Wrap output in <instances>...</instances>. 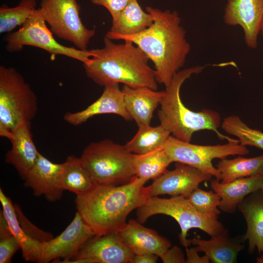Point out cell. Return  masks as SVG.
I'll list each match as a JSON object with an SVG mask.
<instances>
[{"label":"cell","instance_id":"cell-34","mask_svg":"<svg viewBox=\"0 0 263 263\" xmlns=\"http://www.w3.org/2000/svg\"><path fill=\"white\" fill-rule=\"evenodd\" d=\"M132 0H90L94 4L105 7L113 18L117 16Z\"/></svg>","mask_w":263,"mask_h":263},{"label":"cell","instance_id":"cell-5","mask_svg":"<svg viewBox=\"0 0 263 263\" xmlns=\"http://www.w3.org/2000/svg\"><path fill=\"white\" fill-rule=\"evenodd\" d=\"M38 111L37 97L14 68L0 66V136L9 139L11 131L31 122Z\"/></svg>","mask_w":263,"mask_h":263},{"label":"cell","instance_id":"cell-36","mask_svg":"<svg viewBox=\"0 0 263 263\" xmlns=\"http://www.w3.org/2000/svg\"><path fill=\"white\" fill-rule=\"evenodd\" d=\"M187 259V263H208L210 261L208 258L205 255L203 257H200L198 255L199 251L196 249L195 247L188 248L186 247Z\"/></svg>","mask_w":263,"mask_h":263},{"label":"cell","instance_id":"cell-39","mask_svg":"<svg viewBox=\"0 0 263 263\" xmlns=\"http://www.w3.org/2000/svg\"><path fill=\"white\" fill-rule=\"evenodd\" d=\"M256 262L258 263H263V255H261V256L256 258Z\"/></svg>","mask_w":263,"mask_h":263},{"label":"cell","instance_id":"cell-31","mask_svg":"<svg viewBox=\"0 0 263 263\" xmlns=\"http://www.w3.org/2000/svg\"><path fill=\"white\" fill-rule=\"evenodd\" d=\"M187 199L200 213L218 218V215L221 213L218 208L221 197L213 190L206 191L197 188Z\"/></svg>","mask_w":263,"mask_h":263},{"label":"cell","instance_id":"cell-1","mask_svg":"<svg viewBox=\"0 0 263 263\" xmlns=\"http://www.w3.org/2000/svg\"><path fill=\"white\" fill-rule=\"evenodd\" d=\"M146 12L153 19L152 24L137 34L105 37L112 40H129L139 47L153 63L156 80L166 87L184 65L191 50L176 11H162L150 6Z\"/></svg>","mask_w":263,"mask_h":263},{"label":"cell","instance_id":"cell-30","mask_svg":"<svg viewBox=\"0 0 263 263\" xmlns=\"http://www.w3.org/2000/svg\"><path fill=\"white\" fill-rule=\"evenodd\" d=\"M36 0H21L14 7L3 5L0 8V33L9 32L22 26L36 9Z\"/></svg>","mask_w":263,"mask_h":263},{"label":"cell","instance_id":"cell-19","mask_svg":"<svg viewBox=\"0 0 263 263\" xmlns=\"http://www.w3.org/2000/svg\"><path fill=\"white\" fill-rule=\"evenodd\" d=\"M121 91L126 110L138 127L150 125L153 113L160 104L164 91L132 88L127 85H124Z\"/></svg>","mask_w":263,"mask_h":263},{"label":"cell","instance_id":"cell-17","mask_svg":"<svg viewBox=\"0 0 263 263\" xmlns=\"http://www.w3.org/2000/svg\"><path fill=\"white\" fill-rule=\"evenodd\" d=\"M8 139L12 147L5 155V162L12 165L24 180L39 154L32 139L31 122L18 126L11 131Z\"/></svg>","mask_w":263,"mask_h":263},{"label":"cell","instance_id":"cell-10","mask_svg":"<svg viewBox=\"0 0 263 263\" xmlns=\"http://www.w3.org/2000/svg\"><path fill=\"white\" fill-rule=\"evenodd\" d=\"M39 9L54 34L79 50H88L95 31L88 29L82 23L81 8L76 0H41Z\"/></svg>","mask_w":263,"mask_h":263},{"label":"cell","instance_id":"cell-14","mask_svg":"<svg viewBox=\"0 0 263 263\" xmlns=\"http://www.w3.org/2000/svg\"><path fill=\"white\" fill-rule=\"evenodd\" d=\"M223 19L229 26L242 27L246 46L257 48L263 22V0H228Z\"/></svg>","mask_w":263,"mask_h":263},{"label":"cell","instance_id":"cell-12","mask_svg":"<svg viewBox=\"0 0 263 263\" xmlns=\"http://www.w3.org/2000/svg\"><path fill=\"white\" fill-rule=\"evenodd\" d=\"M134 254L113 232L95 235L67 263H131Z\"/></svg>","mask_w":263,"mask_h":263},{"label":"cell","instance_id":"cell-20","mask_svg":"<svg viewBox=\"0 0 263 263\" xmlns=\"http://www.w3.org/2000/svg\"><path fill=\"white\" fill-rule=\"evenodd\" d=\"M206 240L198 237L190 240L199 252H203L212 263H234L237 262L239 253L244 248L243 237H230L227 229L221 233Z\"/></svg>","mask_w":263,"mask_h":263},{"label":"cell","instance_id":"cell-26","mask_svg":"<svg viewBox=\"0 0 263 263\" xmlns=\"http://www.w3.org/2000/svg\"><path fill=\"white\" fill-rule=\"evenodd\" d=\"M240 156L231 159H222L218 162L217 168L221 173L222 183L263 175V154L252 158Z\"/></svg>","mask_w":263,"mask_h":263},{"label":"cell","instance_id":"cell-21","mask_svg":"<svg viewBox=\"0 0 263 263\" xmlns=\"http://www.w3.org/2000/svg\"><path fill=\"white\" fill-rule=\"evenodd\" d=\"M263 175L244 177L229 183L220 182L217 179L210 181L212 189L221 197L219 209L225 213H234L238 205L250 194L260 189Z\"/></svg>","mask_w":263,"mask_h":263},{"label":"cell","instance_id":"cell-32","mask_svg":"<svg viewBox=\"0 0 263 263\" xmlns=\"http://www.w3.org/2000/svg\"><path fill=\"white\" fill-rule=\"evenodd\" d=\"M15 208L19 224L25 233L32 239L40 242H47L53 238V235L37 227L24 215L19 207L15 204Z\"/></svg>","mask_w":263,"mask_h":263},{"label":"cell","instance_id":"cell-18","mask_svg":"<svg viewBox=\"0 0 263 263\" xmlns=\"http://www.w3.org/2000/svg\"><path fill=\"white\" fill-rule=\"evenodd\" d=\"M118 233L134 254H154L160 258L171 246L170 242L167 238L134 220H129Z\"/></svg>","mask_w":263,"mask_h":263},{"label":"cell","instance_id":"cell-35","mask_svg":"<svg viewBox=\"0 0 263 263\" xmlns=\"http://www.w3.org/2000/svg\"><path fill=\"white\" fill-rule=\"evenodd\" d=\"M160 258L164 263H185L186 260L185 259L184 253L181 248L174 245L167 250Z\"/></svg>","mask_w":263,"mask_h":263},{"label":"cell","instance_id":"cell-9","mask_svg":"<svg viewBox=\"0 0 263 263\" xmlns=\"http://www.w3.org/2000/svg\"><path fill=\"white\" fill-rule=\"evenodd\" d=\"M170 161L193 167L214 176L218 180L221 175L212 163L214 159H225L229 156L245 155L249 153L246 146L237 139L225 144L200 145L180 140L170 135L163 146Z\"/></svg>","mask_w":263,"mask_h":263},{"label":"cell","instance_id":"cell-6","mask_svg":"<svg viewBox=\"0 0 263 263\" xmlns=\"http://www.w3.org/2000/svg\"><path fill=\"white\" fill-rule=\"evenodd\" d=\"M133 154L125 145L105 139L89 144L80 158L95 184L118 186L135 176Z\"/></svg>","mask_w":263,"mask_h":263},{"label":"cell","instance_id":"cell-15","mask_svg":"<svg viewBox=\"0 0 263 263\" xmlns=\"http://www.w3.org/2000/svg\"><path fill=\"white\" fill-rule=\"evenodd\" d=\"M63 167V163H53L39 153L24 180V185L36 196H43L51 202L58 201L64 190L60 183Z\"/></svg>","mask_w":263,"mask_h":263},{"label":"cell","instance_id":"cell-16","mask_svg":"<svg viewBox=\"0 0 263 263\" xmlns=\"http://www.w3.org/2000/svg\"><path fill=\"white\" fill-rule=\"evenodd\" d=\"M100 96L85 109L76 112H67L63 116L68 124L78 126L94 116L102 114H117L126 121L132 120L127 112L123 93L119 84L107 85Z\"/></svg>","mask_w":263,"mask_h":263},{"label":"cell","instance_id":"cell-3","mask_svg":"<svg viewBox=\"0 0 263 263\" xmlns=\"http://www.w3.org/2000/svg\"><path fill=\"white\" fill-rule=\"evenodd\" d=\"M113 40L105 36L103 48L91 50L94 56L89 63L83 64L87 76L103 87L122 83L132 88L157 90L155 70L143 51L130 40L122 44Z\"/></svg>","mask_w":263,"mask_h":263},{"label":"cell","instance_id":"cell-25","mask_svg":"<svg viewBox=\"0 0 263 263\" xmlns=\"http://www.w3.org/2000/svg\"><path fill=\"white\" fill-rule=\"evenodd\" d=\"M64 190L73 192L76 195L86 193L95 184L80 158L69 156L63 163L60 179Z\"/></svg>","mask_w":263,"mask_h":263},{"label":"cell","instance_id":"cell-28","mask_svg":"<svg viewBox=\"0 0 263 263\" xmlns=\"http://www.w3.org/2000/svg\"><path fill=\"white\" fill-rule=\"evenodd\" d=\"M170 135V132L161 124L155 127H139L136 133L125 146L132 153H145L163 146Z\"/></svg>","mask_w":263,"mask_h":263},{"label":"cell","instance_id":"cell-8","mask_svg":"<svg viewBox=\"0 0 263 263\" xmlns=\"http://www.w3.org/2000/svg\"><path fill=\"white\" fill-rule=\"evenodd\" d=\"M46 23L39 8L35 9L18 30L6 35L5 50L12 53L21 51L25 46H31L43 49L52 55L71 57L83 64L90 62L94 55L91 50L83 51L59 43Z\"/></svg>","mask_w":263,"mask_h":263},{"label":"cell","instance_id":"cell-37","mask_svg":"<svg viewBox=\"0 0 263 263\" xmlns=\"http://www.w3.org/2000/svg\"><path fill=\"white\" fill-rule=\"evenodd\" d=\"M159 258L154 254H134L131 263H155Z\"/></svg>","mask_w":263,"mask_h":263},{"label":"cell","instance_id":"cell-11","mask_svg":"<svg viewBox=\"0 0 263 263\" xmlns=\"http://www.w3.org/2000/svg\"><path fill=\"white\" fill-rule=\"evenodd\" d=\"M95 235L77 211L65 230L58 236L41 243L38 263L62 261L67 263L85 244Z\"/></svg>","mask_w":263,"mask_h":263},{"label":"cell","instance_id":"cell-33","mask_svg":"<svg viewBox=\"0 0 263 263\" xmlns=\"http://www.w3.org/2000/svg\"><path fill=\"white\" fill-rule=\"evenodd\" d=\"M20 245L13 235L0 239V263H9Z\"/></svg>","mask_w":263,"mask_h":263},{"label":"cell","instance_id":"cell-13","mask_svg":"<svg viewBox=\"0 0 263 263\" xmlns=\"http://www.w3.org/2000/svg\"><path fill=\"white\" fill-rule=\"evenodd\" d=\"M212 176L190 166L176 162L175 169L167 170L153 180L150 185V197L169 194L187 198L202 182L211 180Z\"/></svg>","mask_w":263,"mask_h":263},{"label":"cell","instance_id":"cell-41","mask_svg":"<svg viewBox=\"0 0 263 263\" xmlns=\"http://www.w3.org/2000/svg\"><path fill=\"white\" fill-rule=\"evenodd\" d=\"M261 33L262 36H263V22L262 25V27H261V33Z\"/></svg>","mask_w":263,"mask_h":263},{"label":"cell","instance_id":"cell-23","mask_svg":"<svg viewBox=\"0 0 263 263\" xmlns=\"http://www.w3.org/2000/svg\"><path fill=\"white\" fill-rule=\"evenodd\" d=\"M152 15L143 11L137 0H132L117 16L112 18V25L106 36L137 34L153 23Z\"/></svg>","mask_w":263,"mask_h":263},{"label":"cell","instance_id":"cell-7","mask_svg":"<svg viewBox=\"0 0 263 263\" xmlns=\"http://www.w3.org/2000/svg\"><path fill=\"white\" fill-rule=\"evenodd\" d=\"M138 221L145 223L150 217L164 214L173 218L179 224L181 232L179 239L185 248L191 244L187 239L188 232L192 228H198L211 237L222 232L225 228L218 218L203 215L197 211L188 200L183 196H171L169 198L150 197L147 202L137 209Z\"/></svg>","mask_w":263,"mask_h":263},{"label":"cell","instance_id":"cell-29","mask_svg":"<svg viewBox=\"0 0 263 263\" xmlns=\"http://www.w3.org/2000/svg\"><path fill=\"white\" fill-rule=\"evenodd\" d=\"M221 126L225 132L237 137L243 146L263 150V132L248 126L239 116H228L224 119Z\"/></svg>","mask_w":263,"mask_h":263},{"label":"cell","instance_id":"cell-24","mask_svg":"<svg viewBox=\"0 0 263 263\" xmlns=\"http://www.w3.org/2000/svg\"><path fill=\"white\" fill-rule=\"evenodd\" d=\"M0 201L2 211L8 222L11 231L20 245L22 257L26 261L38 262L41 242L27 235L18 220L14 205L0 188Z\"/></svg>","mask_w":263,"mask_h":263},{"label":"cell","instance_id":"cell-22","mask_svg":"<svg viewBox=\"0 0 263 263\" xmlns=\"http://www.w3.org/2000/svg\"><path fill=\"white\" fill-rule=\"evenodd\" d=\"M237 208L246 222L243 238L248 241V252L252 254L257 249L263 255V195L260 190L250 194Z\"/></svg>","mask_w":263,"mask_h":263},{"label":"cell","instance_id":"cell-2","mask_svg":"<svg viewBox=\"0 0 263 263\" xmlns=\"http://www.w3.org/2000/svg\"><path fill=\"white\" fill-rule=\"evenodd\" d=\"M135 176L118 186L95 184L85 194L76 195L77 211L95 235L118 232L134 209L144 206L150 197V186Z\"/></svg>","mask_w":263,"mask_h":263},{"label":"cell","instance_id":"cell-27","mask_svg":"<svg viewBox=\"0 0 263 263\" xmlns=\"http://www.w3.org/2000/svg\"><path fill=\"white\" fill-rule=\"evenodd\" d=\"M171 163L163 146L145 153H133L132 157L135 176L146 181L162 175Z\"/></svg>","mask_w":263,"mask_h":263},{"label":"cell","instance_id":"cell-4","mask_svg":"<svg viewBox=\"0 0 263 263\" xmlns=\"http://www.w3.org/2000/svg\"><path fill=\"white\" fill-rule=\"evenodd\" d=\"M205 66H195L179 71L166 87L157 115L160 124L176 138L190 142L193 133L201 130L214 132L222 140L234 139L222 134L218 130L221 125L220 114L210 109L194 112L182 102L180 89L184 82L192 75L201 73Z\"/></svg>","mask_w":263,"mask_h":263},{"label":"cell","instance_id":"cell-40","mask_svg":"<svg viewBox=\"0 0 263 263\" xmlns=\"http://www.w3.org/2000/svg\"><path fill=\"white\" fill-rule=\"evenodd\" d=\"M260 190L261 192V193H262V194L263 195V179H262V185H261V188H260Z\"/></svg>","mask_w":263,"mask_h":263},{"label":"cell","instance_id":"cell-38","mask_svg":"<svg viewBox=\"0 0 263 263\" xmlns=\"http://www.w3.org/2000/svg\"><path fill=\"white\" fill-rule=\"evenodd\" d=\"M13 235L2 211L0 212V239Z\"/></svg>","mask_w":263,"mask_h":263}]
</instances>
